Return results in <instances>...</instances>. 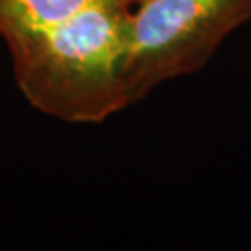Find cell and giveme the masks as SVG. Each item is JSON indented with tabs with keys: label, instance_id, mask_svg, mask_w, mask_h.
Instances as JSON below:
<instances>
[{
	"label": "cell",
	"instance_id": "cell-3",
	"mask_svg": "<svg viewBox=\"0 0 251 251\" xmlns=\"http://www.w3.org/2000/svg\"><path fill=\"white\" fill-rule=\"evenodd\" d=\"M128 4L136 0H0V37L52 26L88 8Z\"/></svg>",
	"mask_w": 251,
	"mask_h": 251
},
{
	"label": "cell",
	"instance_id": "cell-1",
	"mask_svg": "<svg viewBox=\"0 0 251 251\" xmlns=\"http://www.w3.org/2000/svg\"><path fill=\"white\" fill-rule=\"evenodd\" d=\"M130 21L128 4L97 6L8 37L15 80L28 102L67 123H102L125 110Z\"/></svg>",
	"mask_w": 251,
	"mask_h": 251
},
{
	"label": "cell",
	"instance_id": "cell-4",
	"mask_svg": "<svg viewBox=\"0 0 251 251\" xmlns=\"http://www.w3.org/2000/svg\"><path fill=\"white\" fill-rule=\"evenodd\" d=\"M136 2H138V0H136ZM134 6H136V4H134Z\"/></svg>",
	"mask_w": 251,
	"mask_h": 251
},
{
	"label": "cell",
	"instance_id": "cell-2",
	"mask_svg": "<svg viewBox=\"0 0 251 251\" xmlns=\"http://www.w3.org/2000/svg\"><path fill=\"white\" fill-rule=\"evenodd\" d=\"M123 84L128 106L162 82L199 71L225 37L251 21V0H138Z\"/></svg>",
	"mask_w": 251,
	"mask_h": 251
}]
</instances>
